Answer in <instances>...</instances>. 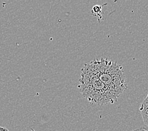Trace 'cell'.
Wrapping results in <instances>:
<instances>
[{
  "mask_svg": "<svg viewBox=\"0 0 148 131\" xmlns=\"http://www.w3.org/2000/svg\"><path fill=\"white\" fill-rule=\"evenodd\" d=\"M79 81L78 88L81 93L92 105L112 104L117 101L118 99L101 82L89 62L82 68Z\"/></svg>",
  "mask_w": 148,
  "mask_h": 131,
  "instance_id": "cell-1",
  "label": "cell"
},
{
  "mask_svg": "<svg viewBox=\"0 0 148 131\" xmlns=\"http://www.w3.org/2000/svg\"><path fill=\"white\" fill-rule=\"evenodd\" d=\"M90 66L110 93L118 99L127 89V83L122 66L108 58L95 59Z\"/></svg>",
  "mask_w": 148,
  "mask_h": 131,
  "instance_id": "cell-2",
  "label": "cell"
},
{
  "mask_svg": "<svg viewBox=\"0 0 148 131\" xmlns=\"http://www.w3.org/2000/svg\"><path fill=\"white\" fill-rule=\"evenodd\" d=\"M139 110L141 114L144 123L148 128V94L140 105Z\"/></svg>",
  "mask_w": 148,
  "mask_h": 131,
  "instance_id": "cell-3",
  "label": "cell"
},
{
  "mask_svg": "<svg viewBox=\"0 0 148 131\" xmlns=\"http://www.w3.org/2000/svg\"><path fill=\"white\" fill-rule=\"evenodd\" d=\"M103 6H99V5H96L93 6V8H92V10H91V14L93 15L94 16H101V10Z\"/></svg>",
  "mask_w": 148,
  "mask_h": 131,
  "instance_id": "cell-4",
  "label": "cell"
},
{
  "mask_svg": "<svg viewBox=\"0 0 148 131\" xmlns=\"http://www.w3.org/2000/svg\"><path fill=\"white\" fill-rule=\"evenodd\" d=\"M132 131H148L147 129H145V128H143V127H141V128H139V129H137L134 130Z\"/></svg>",
  "mask_w": 148,
  "mask_h": 131,
  "instance_id": "cell-5",
  "label": "cell"
},
{
  "mask_svg": "<svg viewBox=\"0 0 148 131\" xmlns=\"http://www.w3.org/2000/svg\"><path fill=\"white\" fill-rule=\"evenodd\" d=\"M0 131H10V130H8V129H6V128H4V127H2L0 126ZM32 131H35V130H33V129H32Z\"/></svg>",
  "mask_w": 148,
  "mask_h": 131,
  "instance_id": "cell-6",
  "label": "cell"
},
{
  "mask_svg": "<svg viewBox=\"0 0 148 131\" xmlns=\"http://www.w3.org/2000/svg\"></svg>",
  "mask_w": 148,
  "mask_h": 131,
  "instance_id": "cell-7",
  "label": "cell"
}]
</instances>
